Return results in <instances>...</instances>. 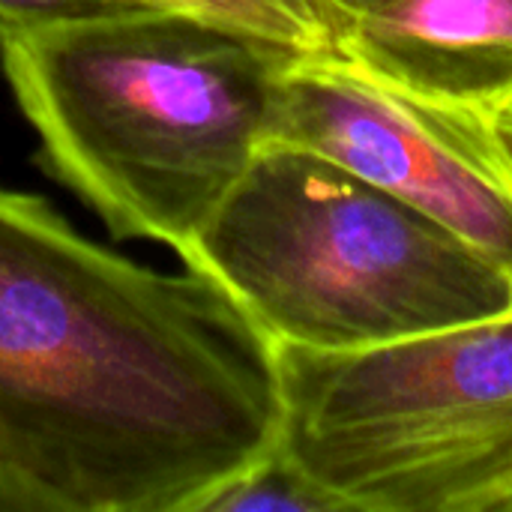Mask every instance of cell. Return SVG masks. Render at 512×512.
<instances>
[{"label": "cell", "instance_id": "cell-1", "mask_svg": "<svg viewBox=\"0 0 512 512\" xmlns=\"http://www.w3.org/2000/svg\"><path fill=\"white\" fill-rule=\"evenodd\" d=\"M276 345L0 186V483L30 512H198L279 444Z\"/></svg>", "mask_w": 512, "mask_h": 512}, {"label": "cell", "instance_id": "cell-2", "mask_svg": "<svg viewBox=\"0 0 512 512\" xmlns=\"http://www.w3.org/2000/svg\"><path fill=\"white\" fill-rule=\"evenodd\" d=\"M294 60L252 33L147 3L0 21V66L42 165L117 240H156L180 258L264 147Z\"/></svg>", "mask_w": 512, "mask_h": 512}, {"label": "cell", "instance_id": "cell-3", "mask_svg": "<svg viewBox=\"0 0 512 512\" xmlns=\"http://www.w3.org/2000/svg\"><path fill=\"white\" fill-rule=\"evenodd\" d=\"M186 267L213 276L273 345L360 351L512 312L483 252L354 171L264 144Z\"/></svg>", "mask_w": 512, "mask_h": 512}, {"label": "cell", "instance_id": "cell-4", "mask_svg": "<svg viewBox=\"0 0 512 512\" xmlns=\"http://www.w3.org/2000/svg\"><path fill=\"white\" fill-rule=\"evenodd\" d=\"M279 447L348 512H504L512 312L360 351L276 345Z\"/></svg>", "mask_w": 512, "mask_h": 512}, {"label": "cell", "instance_id": "cell-5", "mask_svg": "<svg viewBox=\"0 0 512 512\" xmlns=\"http://www.w3.org/2000/svg\"><path fill=\"white\" fill-rule=\"evenodd\" d=\"M264 144L354 171L512 279V147L498 123L399 93L339 57H306L276 84Z\"/></svg>", "mask_w": 512, "mask_h": 512}, {"label": "cell", "instance_id": "cell-6", "mask_svg": "<svg viewBox=\"0 0 512 512\" xmlns=\"http://www.w3.org/2000/svg\"><path fill=\"white\" fill-rule=\"evenodd\" d=\"M333 57L432 105L512 114V0H378L339 30Z\"/></svg>", "mask_w": 512, "mask_h": 512}, {"label": "cell", "instance_id": "cell-7", "mask_svg": "<svg viewBox=\"0 0 512 512\" xmlns=\"http://www.w3.org/2000/svg\"><path fill=\"white\" fill-rule=\"evenodd\" d=\"M147 6L183 9L234 30L252 33L294 57H333V33L312 0H135Z\"/></svg>", "mask_w": 512, "mask_h": 512}, {"label": "cell", "instance_id": "cell-8", "mask_svg": "<svg viewBox=\"0 0 512 512\" xmlns=\"http://www.w3.org/2000/svg\"><path fill=\"white\" fill-rule=\"evenodd\" d=\"M198 512H348L339 498L309 480L276 444L255 465L222 483Z\"/></svg>", "mask_w": 512, "mask_h": 512}, {"label": "cell", "instance_id": "cell-9", "mask_svg": "<svg viewBox=\"0 0 512 512\" xmlns=\"http://www.w3.org/2000/svg\"><path fill=\"white\" fill-rule=\"evenodd\" d=\"M135 6V0H0V21L15 24H54L108 15Z\"/></svg>", "mask_w": 512, "mask_h": 512}, {"label": "cell", "instance_id": "cell-10", "mask_svg": "<svg viewBox=\"0 0 512 512\" xmlns=\"http://www.w3.org/2000/svg\"><path fill=\"white\" fill-rule=\"evenodd\" d=\"M372 3H378V0H312L315 12L321 15V21H324L327 30L333 33V45H336L339 30H342L357 12H363V9L372 6Z\"/></svg>", "mask_w": 512, "mask_h": 512}, {"label": "cell", "instance_id": "cell-11", "mask_svg": "<svg viewBox=\"0 0 512 512\" xmlns=\"http://www.w3.org/2000/svg\"><path fill=\"white\" fill-rule=\"evenodd\" d=\"M0 512H30V507H27V501L18 498L9 486L0 483Z\"/></svg>", "mask_w": 512, "mask_h": 512}, {"label": "cell", "instance_id": "cell-12", "mask_svg": "<svg viewBox=\"0 0 512 512\" xmlns=\"http://www.w3.org/2000/svg\"><path fill=\"white\" fill-rule=\"evenodd\" d=\"M498 126H501V132H504L507 144H510V147H512V114H510V117H507V120H501Z\"/></svg>", "mask_w": 512, "mask_h": 512}, {"label": "cell", "instance_id": "cell-13", "mask_svg": "<svg viewBox=\"0 0 512 512\" xmlns=\"http://www.w3.org/2000/svg\"><path fill=\"white\" fill-rule=\"evenodd\" d=\"M504 512H512V501H510V504H507V510H504Z\"/></svg>", "mask_w": 512, "mask_h": 512}]
</instances>
